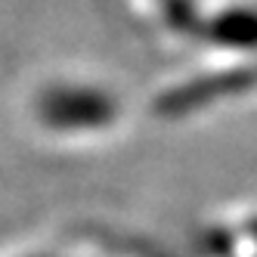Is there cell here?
Instances as JSON below:
<instances>
[{
  "mask_svg": "<svg viewBox=\"0 0 257 257\" xmlns=\"http://www.w3.org/2000/svg\"><path fill=\"white\" fill-rule=\"evenodd\" d=\"M245 235H248V238H251V242L257 245V214L245 220Z\"/></svg>",
  "mask_w": 257,
  "mask_h": 257,
  "instance_id": "cell-4",
  "label": "cell"
},
{
  "mask_svg": "<svg viewBox=\"0 0 257 257\" xmlns=\"http://www.w3.org/2000/svg\"><path fill=\"white\" fill-rule=\"evenodd\" d=\"M245 93H257V56L226 59L223 65L208 68L201 75L174 81L171 87L155 93L152 108L158 118L180 121L220 108L223 102L242 99Z\"/></svg>",
  "mask_w": 257,
  "mask_h": 257,
  "instance_id": "cell-1",
  "label": "cell"
},
{
  "mask_svg": "<svg viewBox=\"0 0 257 257\" xmlns=\"http://www.w3.org/2000/svg\"><path fill=\"white\" fill-rule=\"evenodd\" d=\"M41 115L50 127L65 134H102L121 121L124 105L118 93L96 84H62L41 102Z\"/></svg>",
  "mask_w": 257,
  "mask_h": 257,
  "instance_id": "cell-2",
  "label": "cell"
},
{
  "mask_svg": "<svg viewBox=\"0 0 257 257\" xmlns=\"http://www.w3.org/2000/svg\"><path fill=\"white\" fill-rule=\"evenodd\" d=\"M192 41L220 50L226 59L257 56V7L223 4L211 13H201Z\"/></svg>",
  "mask_w": 257,
  "mask_h": 257,
  "instance_id": "cell-3",
  "label": "cell"
}]
</instances>
